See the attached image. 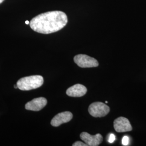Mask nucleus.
<instances>
[{
	"label": "nucleus",
	"mask_w": 146,
	"mask_h": 146,
	"mask_svg": "<svg viewBox=\"0 0 146 146\" xmlns=\"http://www.w3.org/2000/svg\"><path fill=\"white\" fill-rule=\"evenodd\" d=\"M68 18L61 11H52L34 17L30 22V27L36 32L49 34L59 31L66 26Z\"/></svg>",
	"instance_id": "f257e3e1"
},
{
	"label": "nucleus",
	"mask_w": 146,
	"mask_h": 146,
	"mask_svg": "<svg viewBox=\"0 0 146 146\" xmlns=\"http://www.w3.org/2000/svg\"><path fill=\"white\" fill-rule=\"evenodd\" d=\"M44 80L42 76L33 75L20 78L17 82L18 88L21 90H30L42 86Z\"/></svg>",
	"instance_id": "f03ea898"
},
{
	"label": "nucleus",
	"mask_w": 146,
	"mask_h": 146,
	"mask_svg": "<svg viewBox=\"0 0 146 146\" xmlns=\"http://www.w3.org/2000/svg\"><path fill=\"white\" fill-rule=\"evenodd\" d=\"M110 111V107L104 103L96 102L89 107V114L94 117H101L107 115Z\"/></svg>",
	"instance_id": "7ed1b4c3"
},
{
	"label": "nucleus",
	"mask_w": 146,
	"mask_h": 146,
	"mask_svg": "<svg viewBox=\"0 0 146 146\" xmlns=\"http://www.w3.org/2000/svg\"><path fill=\"white\" fill-rule=\"evenodd\" d=\"M75 63L81 68L96 67L99 66L98 61L94 58L87 55L78 54L74 58Z\"/></svg>",
	"instance_id": "20e7f679"
},
{
	"label": "nucleus",
	"mask_w": 146,
	"mask_h": 146,
	"mask_svg": "<svg viewBox=\"0 0 146 146\" xmlns=\"http://www.w3.org/2000/svg\"><path fill=\"white\" fill-rule=\"evenodd\" d=\"M80 138L89 146H99L103 141V137L100 134L92 135L87 132H83L80 134Z\"/></svg>",
	"instance_id": "39448f33"
},
{
	"label": "nucleus",
	"mask_w": 146,
	"mask_h": 146,
	"mask_svg": "<svg viewBox=\"0 0 146 146\" xmlns=\"http://www.w3.org/2000/svg\"><path fill=\"white\" fill-rule=\"evenodd\" d=\"M114 127L115 131L119 133L129 131L132 130L129 121L124 117H119L114 122Z\"/></svg>",
	"instance_id": "423d86ee"
},
{
	"label": "nucleus",
	"mask_w": 146,
	"mask_h": 146,
	"mask_svg": "<svg viewBox=\"0 0 146 146\" xmlns=\"http://www.w3.org/2000/svg\"><path fill=\"white\" fill-rule=\"evenodd\" d=\"M47 104V100L44 98H38L31 100L25 105L26 109L32 111H39L43 109Z\"/></svg>",
	"instance_id": "0eeeda50"
},
{
	"label": "nucleus",
	"mask_w": 146,
	"mask_h": 146,
	"mask_svg": "<svg viewBox=\"0 0 146 146\" xmlns=\"http://www.w3.org/2000/svg\"><path fill=\"white\" fill-rule=\"evenodd\" d=\"M73 118V114L70 111H64L58 113L51 121V125L54 127H58L63 123H67Z\"/></svg>",
	"instance_id": "6e6552de"
},
{
	"label": "nucleus",
	"mask_w": 146,
	"mask_h": 146,
	"mask_svg": "<svg viewBox=\"0 0 146 146\" xmlns=\"http://www.w3.org/2000/svg\"><path fill=\"white\" fill-rule=\"evenodd\" d=\"M87 88L82 84H76L69 87L67 90L66 94L71 97H81L86 94Z\"/></svg>",
	"instance_id": "1a4fd4ad"
},
{
	"label": "nucleus",
	"mask_w": 146,
	"mask_h": 146,
	"mask_svg": "<svg viewBox=\"0 0 146 146\" xmlns=\"http://www.w3.org/2000/svg\"><path fill=\"white\" fill-rule=\"evenodd\" d=\"M129 142V138L127 136H124L122 140V143L123 146H128Z\"/></svg>",
	"instance_id": "9d476101"
},
{
	"label": "nucleus",
	"mask_w": 146,
	"mask_h": 146,
	"mask_svg": "<svg viewBox=\"0 0 146 146\" xmlns=\"http://www.w3.org/2000/svg\"><path fill=\"white\" fill-rule=\"evenodd\" d=\"M73 146H88L86 143H84L81 141H76L73 144Z\"/></svg>",
	"instance_id": "9b49d317"
},
{
	"label": "nucleus",
	"mask_w": 146,
	"mask_h": 146,
	"mask_svg": "<svg viewBox=\"0 0 146 146\" xmlns=\"http://www.w3.org/2000/svg\"><path fill=\"white\" fill-rule=\"evenodd\" d=\"M115 139L116 137H115V135L113 134H110V137L108 138V142L110 143H112L115 141Z\"/></svg>",
	"instance_id": "f8f14e48"
},
{
	"label": "nucleus",
	"mask_w": 146,
	"mask_h": 146,
	"mask_svg": "<svg viewBox=\"0 0 146 146\" xmlns=\"http://www.w3.org/2000/svg\"><path fill=\"white\" fill-rule=\"evenodd\" d=\"M25 23H26V25H29V24L30 23V22H29L28 21H26L25 22Z\"/></svg>",
	"instance_id": "ddd939ff"
},
{
	"label": "nucleus",
	"mask_w": 146,
	"mask_h": 146,
	"mask_svg": "<svg viewBox=\"0 0 146 146\" xmlns=\"http://www.w3.org/2000/svg\"><path fill=\"white\" fill-rule=\"evenodd\" d=\"M14 87H15V88L17 89L18 88V87H17V84H16L14 86Z\"/></svg>",
	"instance_id": "4468645a"
},
{
	"label": "nucleus",
	"mask_w": 146,
	"mask_h": 146,
	"mask_svg": "<svg viewBox=\"0 0 146 146\" xmlns=\"http://www.w3.org/2000/svg\"><path fill=\"white\" fill-rule=\"evenodd\" d=\"M4 1H5V0H0V4L2 3Z\"/></svg>",
	"instance_id": "2eb2a0df"
},
{
	"label": "nucleus",
	"mask_w": 146,
	"mask_h": 146,
	"mask_svg": "<svg viewBox=\"0 0 146 146\" xmlns=\"http://www.w3.org/2000/svg\"><path fill=\"white\" fill-rule=\"evenodd\" d=\"M108 103V101H106V104H107Z\"/></svg>",
	"instance_id": "dca6fc26"
}]
</instances>
